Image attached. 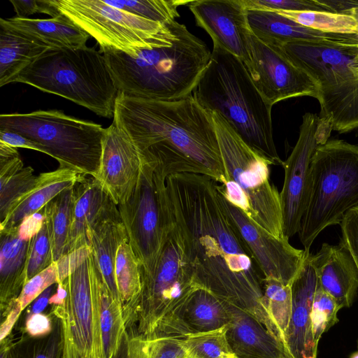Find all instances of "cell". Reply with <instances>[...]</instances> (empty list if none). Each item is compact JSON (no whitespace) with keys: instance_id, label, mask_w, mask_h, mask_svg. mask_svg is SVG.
I'll return each mask as SVG.
<instances>
[{"instance_id":"obj_1","label":"cell","mask_w":358,"mask_h":358,"mask_svg":"<svg viewBox=\"0 0 358 358\" xmlns=\"http://www.w3.org/2000/svg\"><path fill=\"white\" fill-rule=\"evenodd\" d=\"M169 214L200 287L245 310L279 341L263 303L262 271L234 220L220 185L202 174L166 179Z\"/></svg>"},{"instance_id":"obj_2","label":"cell","mask_w":358,"mask_h":358,"mask_svg":"<svg viewBox=\"0 0 358 358\" xmlns=\"http://www.w3.org/2000/svg\"><path fill=\"white\" fill-rule=\"evenodd\" d=\"M113 122L130 137L141 157L157 164L167 176L192 173L224 182L212 113L192 94L164 101L119 92Z\"/></svg>"},{"instance_id":"obj_3","label":"cell","mask_w":358,"mask_h":358,"mask_svg":"<svg viewBox=\"0 0 358 358\" xmlns=\"http://www.w3.org/2000/svg\"><path fill=\"white\" fill-rule=\"evenodd\" d=\"M171 28L164 43L143 50L136 57L122 52L102 53L120 92L164 101L192 94L211 52L185 24L174 20Z\"/></svg>"},{"instance_id":"obj_4","label":"cell","mask_w":358,"mask_h":358,"mask_svg":"<svg viewBox=\"0 0 358 358\" xmlns=\"http://www.w3.org/2000/svg\"><path fill=\"white\" fill-rule=\"evenodd\" d=\"M192 95L206 110L220 114L270 165H282L273 141L272 107L257 90L241 59L213 45Z\"/></svg>"},{"instance_id":"obj_5","label":"cell","mask_w":358,"mask_h":358,"mask_svg":"<svg viewBox=\"0 0 358 358\" xmlns=\"http://www.w3.org/2000/svg\"><path fill=\"white\" fill-rule=\"evenodd\" d=\"M141 282L137 299L123 309L126 331L135 329L131 337H185L182 313L200 287L172 220L152 269L141 273Z\"/></svg>"},{"instance_id":"obj_6","label":"cell","mask_w":358,"mask_h":358,"mask_svg":"<svg viewBox=\"0 0 358 358\" xmlns=\"http://www.w3.org/2000/svg\"><path fill=\"white\" fill-rule=\"evenodd\" d=\"M11 83L64 97L108 119L120 92L104 55L87 45L49 49Z\"/></svg>"},{"instance_id":"obj_7","label":"cell","mask_w":358,"mask_h":358,"mask_svg":"<svg viewBox=\"0 0 358 358\" xmlns=\"http://www.w3.org/2000/svg\"><path fill=\"white\" fill-rule=\"evenodd\" d=\"M212 117L225 171L220 185L225 199L263 230L285 237L280 195L270 180V164L220 114L213 112Z\"/></svg>"},{"instance_id":"obj_8","label":"cell","mask_w":358,"mask_h":358,"mask_svg":"<svg viewBox=\"0 0 358 358\" xmlns=\"http://www.w3.org/2000/svg\"><path fill=\"white\" fill-rule=\"evenodd\" d=\"M278 48L316 83L318 117L339 134L358 136V43L295 41Z\"/></svg>"},{"instance_id":"obj_9","label":"cell","mask_w":358,"mask_h":358,"mask_svg":"<svg viewBox=\"0 0 358 358\" xmlns=\"http://www.w3.org/2000/svg\"><path fill=\"white\" fill-rule=\"evenodd\" d=\"M358 208V145L329 139L318 145L309 168L308 197L299 240L309 250L328 227L340 224L345 215Z\"/></svg>"},{"instance_id":"obj_10","label":"cell","mask_w":358,"mask_h":358,"mask_svg":"<svg viewBox=\"0 0 358 358\" xmlns=\"http://www.w3.org/2000/svg\"><path fill=\"white\" fill-rule=\"evenodd\" d=\"M0 129L18 133L41 145L60 167L96 178L106 129L59 110L0 115Z\"/></svg>"},{"instance_id":"obj_11","label":"cell","mask_w":358,"mask_h":358,"mask_svg":"<svg viewBox=\"0 0 358 358\" xmlns=\"http://www.w3.org/2000/svg\"><path fill=\"white\" fill-rule=\"evenodd\" d=\"M59 13L94 38L101 53L136 57L143 50L164 43L171 22H154L106 4L103 0H50ZM174 21V20H173Z\"/></svg>"},{"instance_id":"obj_12","label":"cell","mask_w":358,"mask_h":358,"mask_svg":"<svg viewBox=\"0 0 358 358\" xmlns=\"http://www.w3.org/2000/svg\"><path fill=\"white\" fill-rule=\"evenodd\" d=\"M141 159L137 184L128 199L117 208L141 273H146L158 256L171 218L166 190L168 176L155 162Z\"/></svg>"},{"instance_id":"obj_13","label":"cell","mask_w":358,"mask_h":358,"mask_svg":"<svg viewBox=\"0 0 358 358\" xmlns=\"http://www.w3.org/2000/svg\"><path fill=\"white\" fill-rule=\"evenodd\" d=\"M91 248L85 245L57 262L59 282L67 296L63 306L76 345L87 357L103 358L98 310L90 275Z\"/></svg>"},{"instance_id":"obj_14","label":"cell","mask_w":358,"mask_h":358,"mask_svg":"<svg viewBox=\"0 0 358 358\" xmlns=\"http://www.w3.org/2000/svg\"><path fill=\"white\" fill-rule=\"evenodd\" d=\"M249 64L245 67L264 101L271 107L287 99H318L316 83L293 64L278 47L269 46L250 30L247 35Z\"/></svg>"},{"instance_id":"obj_15","label":"cell","mask_w":358,"mask_h":358,"mask_svg":"<svg viewBox=\"0 0 358 358\" xmlns=\"http://www.w3.org/2000/svg\"><path fill=\"white\" fill-rule=\"evenodd\" d=\"M319 117L306 113L302 117L299 135L288 158L283 161L285 171L280 195L283 234L289 239L298 234L306 209L309 191V168L317 147V129Z\"/></svg>"},{"instance_id":"obj_16","label":"cell","mask_w":358,"mask_h":358,"mask_svg":"<svg viewBox=\"0 0 358 358\" xmlns=\"http://www.w3.org/2000/svg\"><path fill=\"white\" fill-rule=\"evenodd\" d=\"M227 204L264 278L292 285L309 250L294 248L287 238L271 235L251 222L237 207L227 201Z\"/></svg>"},{"instance_id":"obj_17","label":"cell","mask_w":358,"mask_h":358,"mask_svg":"<svg viewBox=\"0 0 358 358\" xmlns=\"http://www.w3.org/2000/svg\"><path fill=\"white\" fill-rule=\"evenodd\" d=\"M187 6L196 24L210 35L213 45L235 55L247 67L250 60L247 45L250 28L242 0L189 1Z\"/></svg>"},{"instance_id":"obj_18","label":"cell","mask_w":358,"mask_h":358,"mask_svg":"<svg viewBox=\"0 0 358 358\" xmlns=\"http://www.w3.org/2000/svg\"><path fill=\"white\" fill-rule=\"evenodd\" d=\"M141 167L140 154L130 137L113 122L106 128L96 179L118 206L132 194Z\"/></svg>"},{"instance_id":"obj_19","label":"cell","mask_w":358,"mask_h":358,"mask_svg":"<svg viewBox=\"0 0 358 358\" xmlns=\"http://www.w3.org/2000/svg\"><path fill=\"white\" fill-rule=\"evenodd\" d=\"M119 213L117 206L99 181L92 176L80 174L73 187L72 220L64 255L90 246L92 228Z\"/></svg>"},{"instance_id":"obj_20","label":"cell","mask_w":358,"mask_h":358,"mask_svg":"<svg viewBox=\"0 0 358 358\" xmlns=\"http://www.w3.org/2000/svg\"><path fill=\"white\" fill-rule=\"evenodd\" d=\"M308 251L292 284V312L285 341L292 358H317V346L311 324V306L319 285Z\"/></svg>"},{"instance_id":"obj_21","label":"cell","mask_w":358,"mask_h":358,"mask_svg":"<svg viewBox=\"0 0 358 358\" xmlns=\"http://www.w3.org/2000/svg\"><path fill=\"white\" fill-rule=\"evenodd\" d=\"M311 262L321 288L341 308L350 307L358 291V270L343 243H322L319 251L312 254Z\"/></svg>"},{"instance_id":"obj_22","label":"cell","mask_w":358,"mask_h":358,"mask_svg":"<svg viewBox=\"0 0 358 358\" xmlns=\"http://www.w3.org/2000/svg\"><path fill=\"white\" fill-rule=\"evenodd\" d=\"M250 31L269 46L290 42L358 43V36L321 32L302 26L272 10L246 9Z\"/></svg>"},{"instance_id":"obj_23","label":"cell","mask_w":358,"mask_h":358,"mask_svg":"<svg viewBox=\"0 0 358 358\" xmlns=\"http://www.w3.org/2000/svg\"><path fill=\"white\" fill-rule=\"evenodd\" d=\"M227 338L236 358H291L283 345L255 317L229 303Z\"/></svg>"},{"instance_id":"obj_24","label":"cell","mask_w":358,"mask_h":358,"mask_svg":"<svg viewBox=\"0 0 358 358\" xmlns=\"http://www.w3.org/2000/svg\"><path fill=\"white\" fill-rule=\"evenodd\" d=\"M0 27L22 35L50 49L77 48L86 45L90 37L62 13L50 19L1 18Z\"/></svg>"},{"instance_id":"obj_25","label":"cell","mask_w":358,"mask_h":358,"mask_svg":"<svg viewBox=\"0 0 358 358\" xmlns=\"http://www.w3.org/2000/svg\"><path fill=\"white\" fill-rule=\"evenodd\" d=\"M80 175L72 169L60 166L40 173L34 186L10 207L0 223V230L18 227L25 218L39 212L61 192L72 187Z\"/></svg>"},{"instance_id":"obj_26","label":"cell","mask_w":358,"mask_h":358,"mask_svg":"<svg viewBox=\"0 0 358 358\" xmlns=\"http://www.w3.org/2000/svg\"><path fill=\"white\" fill-rule=\"evenodd\" d=\"M90 275L98 310L103 358H115L126 334L122 305L110 293L92 250L90 255Z\"/></svg>"},{"instance_id":"obj_27","label":"cell","mask_w":358,"mask_h":358,"mask_svg":"<svg viewBox=\"0 0 358 358\" xmlns=\"http://www.w3.org/2000/svg\"><path fill=\"white\" fill-rule=\"evenodd\" d=\"M30 240L19 235L18 227L0 230L1 310L16 299L27 282Z\"/></svg>"},{"instance_id":"obj_28","label":"cell","mask_w":358,"mask_h":358,"mask_svg":"<svg viewBox=\"0 0 358 358\" xmlns=\"http://www.w3.org/2000/svg\"><path fill=\"white\" fill-rule=\"evenodd\" d=\"M129 241L120 213L99 221L90 233L94 259L113 296L120 301L115 278V264L120 244Z\"/></svg>"},{"instance_id":"obj_29","label":"cell","mask_w":358,"mask_h":358,"mask_svg":"<svg viewBox=\"0 0 358 358\" xmlns=\"http://www.w3.org/2000/svg\"><path fill=\"white\" fill-rule=\"evenodd\" d=\"M231 317L229 302L199 287L187 301L182 313L185 336L220 329L228 324Z\"/></svg>"},{"instance_id":"obj_30","label":"cell","mask_w":358,"mask_h":358,"mask_svg":"<svg viewBox=\"0 0 358 358\" xmlns=\"http://www.w3.org/2000/svg\"><path fill=\"white\" fill-rule=\"evenodd\" d=\"M31 166H24L17 148L0 141V222L10 207L36 184Z\"/></svg>"},{"instance_id":"obj_31","label":"cell","mask_w":358,"mask_h":358,"mask_svg":"<svg viewBox=\"0 0 358 358\" xmlns=\"http://www.w3.org/2000/svg\"><path fill=\"white\" fill-rule=\"evenodd\" d=\"M50 48L0 28V87L12 80Z\"/></svg>"},{"instance_id":"obj_32","label":"cell","mask_w":358,"mask_h":358,"mask_svg":"<svg viewBox=\"0 0 358 358\" xmlns=\"http://www.w3.org/2000/svg\"><path fill=\"white\" fill-rule=\"evenodd\" d=\"M115 278L123 310L137 299L142 287L141 264L129 241L118 248Z\"/></svg>"},{"instance_id":"obj_33","label":"cell","mask_w":358,"mask_h":358,"mask_svg":"<svg viewBox=\"0 0 358 358\" xmlns=\"http://www.w3.org/2000/svg\"><path fill=\"white\" fill-rule=\"evenodd\" d=\"M262 289L263 303L289 355L285 341V333L292 312V285L285 284L273 278H264Z\"/></svg>"},{"instance_id":"obj_34","label":"cell","mask_w":358,"mask_h":358,"mask_svg":"<svg viewBox=\"0 0 358 358\" xmlns=\"http://www.w3.org/2000/svg\"><path fill=\"white\" fill-rule=\"evenodd\" d=\"M73 187L61 192L43 208L50 224L53 262L64 255L72 220Z\"/></svg>"},{"instance_id":"obj_35","label":"cell","mask_w":358,"mask_h":358,"mask_svg":"<svg viewBox=\"0 0 358 358\" xmlns=\"http://www.w3.org/2000/svg\"><path fill=\"white\" fill-rule=\"evenodd\" d=\"M306 27L329 34H357V24L350 15L325 11H275Z\"/></svg>"},{"instance_id":"obj_36","label":"cell","mask_w":358,"mask_h":358,"mask_svg":"<svg viewBox=\"0 0 358 358\" xmlns=\"http://www.w3.org/2000/svg\"><path fill=\"white\" fill-rule=\"evenodd\" d=\"M103 1L112 7L161 24L176 20L180 15L178 8L189 2L184 0Z\"/></svg>"},{"instance_id":"obj_37","label":"cell","mask_w":358,"mask_h":358,"mask_svg":"<svg viewBox=\"0 0 358 358\" xmlns=\"http://www.w3.org/2000/svg\"><path fill=\"white\" fill-rule=\"evenodd\" d=\"M227 325L218 329L191 334L184 337L187 358L235 357L227 338Z\"/></svg>"},{"instance_id":"obj_38","label":"cell","mask_w":358,"mask_h":358,"mask_svg":"<svg viewBox=\"0 0 358 358\" xmlns=\"http://www.w3.org/2000/svg\"><path fill=\"white\" fill-rule=\"evenodd\" d=\"M52 262L51 228L45 214L41 229L30 241L27 262V281L50 266Z\"/></svg>"},{"instance_id":"obj_39","label":"cell","mask_w":358,"mask_h":358,"mask_svg":"<svg viewBox=\"0 0 358 358\" xmlns=\"http://www.w3.org/2000/svg\"><path fill=\"white\" fill-rule=\"evenodd\" d=\"M341 309L336 301L318 285L311 306V324L317 343L324 333L338 322V312Z\"/></svg>"},{"instance_id":"obj_40","label":"cell","mask_w":358,"mask_h":358,"mask_svg":"<svg viewBox=\"0 0 358 358\" xmlns=\"http://www.w3.org/2000/svg\"><path fill=\"white\" fill-rule=\"evenodd\" d=\"M59 282L57 262L29 279L24 285L17 301L22 310L50 286Z\"/></svg>"},{"instance_id":"obj_41","label":"cell","mask_w":358,"mask_h":358,"mask_svg":"<svg viewBox=\"0 0 358 358\" xmlns=\"http://www.w3.org/2000/svg\"><path fill=\"white\" fill-rule=\"evenodd\" d=\"M145 358H187L184 337L163 336L145 340Z\"/></svg>"},{"instance_id":"obj_42","label":"cell","mask_w":358,"mask_h":358,"mask_svg":"<svg viewBox=\"0 0 358 358\" xmlns=\"http://www.w3.org/2000/svg\"><path fill=\"white\" fill-rule=\"evenodd\" d=\"M246 9L272 11H325L316 0H242Z\"/></svg>"},{"instance_id":"obj_43","label":"cell","mask_w":358,"mask_h":358,"mask_svg":"<svg viewBox=\"0 0 358 358\" xmlns=\"http://www.w3.org/2000/svg\"><path fill=\"white\" fill-rule=\"evenodd\" d=\"M340 226L341 241L350 252L358 270V208L349 211Z\"/></svg>"},{"instance_id":"obj_44","label":"cell","mask_w":358,"mask_h":358,"mask_svg":"<svg viewBox=\"0 0 358 358\" xmlns=\"http://www.w3.org/2000/svg\"><path fill=\"white\" fill-rule=\"evenodd\" d=\"M62 349V329L60 321L57 318V326H54L48 337L36 344L31 358H60Z\"/></svg>"},{"instance_id":"obj_45","label":"cell","mask_w":358,"mask_h":358,"mask_svg":"<svg viewBox=\"0 0 358 358\" xmlns=\"http://www.w3.org/2000/svg\"><path fill=\"white\" fill-rule=\"evenodd\" d=\"M18 17H27L35 13H45L52 16L59 13L50 0H10Z\"/></svg>"},{"instance_id":"obj_46","label":"cell","mask_w":358,"mask_h":358,"mask_svg":"<svg viewBox=\"0 0 358 358\" xmlns=\"http://www.w3.org/2000/svg\"><path fill=\"white\" fill-rule=\"evenodd\" d=\"M54 329L50 317L44 313H29L25 321V330L33 338L49 336Z\"/></svg>"},{"instance_id":"obj_47","label":"cell","mask_w":358,"mask_h":358,"mask_svg":"<svg viewBox=\"0 0 358 358\" xmlns=\"http://www.w3.org/2000/svg\"><path fill=\"white\" fill-rule=\"evenodd\" d=\"M0 141L16 148H27L48 155V150L41 144L14 131L0 129Z\"/></svg>"},{"instance_id":"obj_48","label":"cell","mask_w":358,"mask_h":358,"mask_svg":"<svg viewBox=\"0 0 358 358\" xmlns=\"http://www.w3.org/2000/svg\"><path fill=\"white\" fill-rule=\"evenodd\" d=\"M16 299L12 300L4 309L1 310V317L4 319L2 320L0 328L1 341L7 338L22 311Z\"/></svg>"},{"instance_id":"obj_49","label":"cell","mask_w":358,"mask_h":358,"mask_svg":"<svg viewBox=\"0 0 358 358\" xmlns=\"http://www.w3.org/2000/svg\"><path fill=\"white\" fill-rule=\"evenodd\" d=\"M44 218L43 208L25 218L18 227L20 236L24 239H31L41 229Z\"/></svg>"},{"instance_id":"obj_50","label":"cell","mask_w":358,"mask_h":358,"mask_svg":"<svg viewBox=\"0 0 358 358\" xmlns=\"http://www.w3.org/2000/svg\"><path fill=\"white\" fill-rule=\"evenodd\" d=\"M316 1L327 12L341 15H348L349 10L358 7V0H316Z\"/></svg>"},{"instance_id":"obj_51","label":"cell","mask_w":358,"mask_h":358,"mask_svg":"<svg viewBox=\"0 0 358 358\" xmlns=\"http://www.w3.org/2000/svg\"><path fill=\"white\" fill-rule=\"evenodd\" d=\"M55 285L46 289L34 301L29 313H41L45 308L50 296L53 294Z\"/></svg>"},{"instance_id":"obj_52","label":"cell","mask_w":358,"mask_h":358,"mask_svg":"<svg viewBox=\"0 0 358 358\" xmlns=\"http://www.w3.org/2000/svg\"><path fill=\"white\" fill-rule=\"evenodd\" d=\"M67 296V292L62 282L57 284L56 292L53 294L50 299L49 303L52 306H64Z\"/></svg>"},{"instance_id":"obj_53","label":"cell","mask_w":358,"mask_h":358,"mask_svg":"<svg viewBox=\"0 0 358 358\" xmlns=\"http://www.w3.org/2000/svg\"><path fill=\"white\" fill-rule=\"evenodd\" d=\"M8 341L7 338L1 341V358H21L19 353L13 349L11 344Z\"/></svg>"},{"instance_id":"obj_54","label":"cell","mask_w":358,"mask_h":358,"mask_svg":"<svg viewBox=\"0 0 358 358\" xmlns=\"http://www.w3.org/2000/svg\"><path fill=\"white\" fill-rule=\"evenodd\" d=\"M348 15L352 16L355 20L357 24V35L358 36V7L349 10Z\"/></svg>"},{"instance_id":"obj_55","label":"cell","mask_w":358,"mask_h":358,"mask_svg":"<svg viewBox=\"0 0 358 358\" xmlns=\"http://www.w3.org/2000/svg\"><path fill=\"white\" fill-rule=\"evenodd\" d=\"M349 358H358V350L352 352Z\"/></svg>"},{"instance_id":"obj_56","label":"cell","mask_w":358,"mask_h":358,"mask_svg":"<svg viewBox=\"0 0 358 358\" xmlns=\"http://www.w3.org/2000/svg\"><path fill=\"white\" fill-rule=\"evenodd\" d=\"M82 355H83V354H82ZM83 358H90V357H85V356L83 355Z\"/></svg>"},{"instance_id":"obj_57","label":"cell","mask_w":358,"mask_h":358,"mask_svg":"<svg viewBox=\"0 0 358 358\" xmlns=\"http://www.w3.org/2000/svg\"><path fill=\"white\" fill-rule=\"evenodd\" d=\"M357 59H358V52H357Z\"/></svg>"},{"instance_id":"obj_58","label":"cell","mask_w":358,"mask_h":358,"mask_svg":"<svg viewBox=\"0 0 358 358\" xmlns=\"http://www.w3.org/2000/svg\"><path fill=\"white\" fill-rule=\"evenodd\" d=\"M127 358H130V357H127Z\"/></svg>"},{"instance_id":"obj_59","label":"cell","mask_w":358,"mask_h":358,"mask_svg":"<svg viewBox=\"0 0 358 358\" xmlns=\"http://www.w3.org/2000/svg\"><path fill=\"white\" fill-rule=\"evenodd\" d=\"M233 358H236V357H233Z\"/></svg>"}]
</instances>
